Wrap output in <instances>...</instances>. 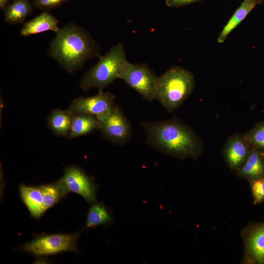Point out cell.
<instances>
[{
  "label": "cell",
  "instance_id": "4316f807",
  "mask_svg": "<svg viewBox=\"0 0 264 264\" xmlns=\"http://www.w3.org/2000/svg\"><path fill=\"white\" fill-rule=\"evenodd\" d=\"M13 0L14 1V0Z\"/></svg>",
  "mask_w": 264,
  "mask_h": 264
},
{
  "label": "cell",
  "instance_id": "7402d4cb",
  "mask_svg": "<svg viewBox=\"0 0 264 264\" xmlns=\"http://www.w3.org/2000/svg\"><path fill=\"white\" fill-rule=\"evenodd\" d=\"M250 181L251 191L254 198V204H258L264 201V177Z\"/></svg>",
  "mask_w": 264,
  "mask_h": 264
},
{
  "label": "cell",
  "instance_id": "484cf974",
  "mask_svg": "<svg viewBox=\"0 0 264 264\" xmlns=\"http://www.w3.org/2000/svg\"><path fill=\"white\" fill-rule=\"evenodd\" d=\"M262 153H263V156H264V152H262Z\"/></svg>",
  "mask_w": 264,
  "mask_h": 264
},
{
  "label": "cell",
  "instance_id": "cb8c5ba5",
  "mask_svg": "<svg viewBox=\"0 0 264 264\" xmlns=\"http://www.w3.org/2000/svg\"><path fill=\"white\" fill-rule=\"evenodd\" d=\"M200 0H166V5L171 7L186 5Z\"/></svg>",
  "mask_w": 264,
  "mask_h": 264
},
{
  "label": "cell",
  "instance_id": "ac0fdd59",
  "mask_svg": "<svg viewBox=\"0 0 264 264\" xmlns=\"http://www.w3.org/2000/svg\"><path fill=\"white\" fill-rule=\"evenodd\" d=\"M99 122L95 116L82 114H73V118L69 139L86 135L98 130Z\"/></svg>",
  "mask_w": 264,
  "mask_h": 264
},
{
  "label": "cell",
  "instance_id": "277c9868",
  "mask_svg": "<svg viewBox=\"0 0 264 264\" xmlns=\"http://www.w3.org/2000/svg\"><path fill=\"white\" fill-rule=\"evenodd\" d=\"M195 79L188 70L173 66L158 77L156 100L169 112L179 107L192 93Z\"/></svg>",
  "mask_w": 264,
  "mask_h": 264
},
{
  "label": "cell",
  "instance_id": "8fae6325",
  "mask_svg": "<svg viewBox=\"0 0 264 264\" xmlns=\"http://www.w3.org/2000/svg\"><path fill=\"white\" fill-rule=\"evenodd\" d=\"M59 20L48 11H44L34 18L24 23L20 31L23 37L43 33L47 31L57 32L60 29Z\"/></svg>",
  "mask_w": 264,
  "mask_h": 264
},
{
  "label": "cell",
  "instance_id": "52a82bcc",
  "mask_svg": "<svg viewBox=\"0 0 264 264\" xmlns=\"http://www.w3.org/2000/svg\"><path fill=\"white\" fill-rule=\"evenodd\" d=\"M98 120V130L107 140L117 145H123L130 140L132 133L131 123L115 103L109 111Z\"/></svg>",
  "mask_w": 264,
  "mask_h": 264
},
{
  "label": "cell",
  "instance_id": "7c38bea8",
  "mask_svg": "<svg viewBox=\"0 0 264 264\" xmlns=\"http://www.w3.org/2000/svg\"><path fill=\"white\" fill-rule=\"evenodd\" d=\"M247 262L264 264V224L252 228L246 240Z\"/></svg>",
  "mask_w": 264,
  "mask_h": 264
},
{
  "label": "cell",
  "instance_id": "d6986e66",
  "mask_svg": "<svg viewBox=\"0 0 264 264\" xmlns=\"http://www.w3.org/2000/svg\"><path fill=\"white\" fill-rule=\"evenodd\" d=\"M41 186L45 212L57 203L69 193L61 179L55 183Z\"/></svg>",
  "mask_w": 264,
  "mask_h": 264
},
{
  "label": "cell",
  "instance_id": "e0dca14e",
  "mask_svg": "<svg viewBox=\"0 0 264 264\" xmlns=\"http://www.w3.org/2000/svg\"><path fill=\"white\" fill-rule=\"evenodd\" d=\"M29 0H16L8 4L4 10V21L10 24L22 23L33 12Z\"/></svg>",
  "mask_w": 264,
  "mask_h": 264
},
{
  "label": "cell",
  "instance_id": "6da1fadb",
  "mask_svg": "<svg viewBox=\"0 0 264 264\" xmlns=\"http://www.w3.org/2000/svg\"><path fill=\"white\" fill-rule=\"evenodd\" d=\"M55 33L47 54L67 73L73 74L90 59L100 57V48L97 42L75 22L67 23Z\"/></svg>",
  "mask_w": 264,
  "mask_h": 264
},
{
  "label": "cell",
  "instance_id": "44dd1931",
  "mask_svg": "<svg viewBox=\"0 0 264 264\" xmlns=\"http://www.w3.org/2000/svg\"><path fill=\"white\" fill-rule=\"evenodd\" d=\"M243 135L252 147L264 151V122L258 124Z\"/></svg>",
  "mask_w": 264,
  "mask_h": 264
},
{
  "label": "cell",
  "instance_id": "3957f363",
  "mask_svg": "<svg viewBox=\"0 0 264 264\" xmlns=\"http://www.w3.org/2000/svg\"><path fill=\"white\" fill-rule=\"evenodd\" d=\"M128 61L123 44L121 43L113 45L98 62L83 76L79 86L84 91L96 88L103 89L117 79L121 73Z\"/></svg>",
  "mask_w": 264,
  "mask_h": 264
},
{
  "label": "cell",
  "instance_id": "7a4b0ae2",
  "mask_svg": "<svg viewBox=\"0 0 264 264\" xmlns=\"http://www.w3.org/2000/svg\"><path fill=\"white\" fill-rule=\"evenodd\" d=\"M147 143L154 150L177 158L195 157L201 144L188 126L175 118L151 122H141Z\"/></svg>",
  "mask_w": 264,
  "mask_h": 264
},
{
  "label": "cell",
  "instance_id": "9c48e42d",
  "mask_svg": "<svg viewBox=\"0 0 264 264\" xmlns=\"http://www.w3.org/2000/svg\"><path fill=\"white\" fill-rule=\"evenodd\" d=\"M61 179L69 192L79 195L89 203L96 202L97 185L80 167L75 165L66 167Z\"/></svg>",
  "mask_w": 264,
  "mask_h": 264
},
{
  "label": "cell",
  "instance_id": "5b68a950",
  "mask_svg": "<svg viewBox=\"0 0 264 264\" xmlns=\"http://www.w3.org/2000/svg\"><path fill=\"white\" fill-rule=\"evenodd\" d=\"M81 232L42 235L19 248L36 256H46L66 251H78L77 241Z\"/></svg>",
  "mask_w": 264,
  "mask_h": 264
},
{
  "label": "cell",
  "instance_id": "ffe728a7",
  "mask_svg": "<svg viewBox=\"0 0 264 264\" xmlns=\"http://www.w3.org/2000/svg\"><path fill=\"white\" fill-rule=\"evenodd\" d=\"M112 217L108 208L102 203H91L87 216L86 226L92 228L111 222Z\"/></svg>",
  "mask_w": 264,
  "mask_h": 264
},
{
  "label": "cell",
  "instance_id": "ba28073f",
  "mask_svg": "<svg viewBox=\"0 0 264 264\" xmlns=\"http://www.w3.org/2000/svg\"><path fill=\"white\" fill-rule=\"evenodd\" d=\"M115 98V95L109 92L98 91L92 96L75 98L67 110L73 114L92 115L99 120L109 111Z\"/></svg>",
  "mask_w": 264,
  "mask_h": 264
},
{
  "label": "cell",
  "instance_id": "d4e9b609",
  "mask_svg": "<svg viewBox=\"0 0 264 264\" xmlns=\"http://www.w3.org/2000/svg\"><path fill=\"white\" fill-rule=\"evenodd\" d=\"M9 0H0V7L1 9L4 10Z\"/></svg>",
  "mask_w": 264,
  "mask_h": 264
},
{
  "label": "cell",
  "instance_id": "30bf717a",
  "mask_svg": "<svg viewBox=\"0 0 264 264\" xmlns=\"http://www.w3.org/2000/svg\"><path fill=\"white\" fill-rule=\"evenodd\" d=\"M252 147L243 134L230 136L224 148L225 159L229 167L234 170L239 169L247 159Z\"/></svg>",
  "mask_w": 264,
  "mask_h": 264
},
{
  "label": "cell",
  "instance_id": "8992f818",
  "mask_svg": "<svg viewBox=\"0 0 264 264\" xmlns=\"http://www.w3.org/2000/svg\"><path fill=\"white\" fill-rule=\"evenodd\" d=\"M158 77L146 64H132L128 61L120 79L148 101L156 100Z\"/></svg>",
  "mask_w": 264,
  "mask_h": 264
},
{
  "label": "cell",
  "instance_id": "2e32d148",
  "mask_svg": "<svg viewBox=\"0 0 264 264\" xmlns=\"http://www.w3.org/2000/svg\"><path fill=\"white\" fill-rule=\"evenodd\" d=\"M73 114L67 110L56 109L52 110L47 119L48 127L56 135L68 137L70 131Z\"/></svg>",
  "mask_w": 264,
  "mask_h": 264
},
{
  "label": "cell",
  "instance_id": "5bb4252c",
  "mask_svg": "<svg viewBox=\"0 0 264 264\" xmlns=\"http://www.w3.org/2000/svg\"><path fill=\"white\" fill-rule=\"evenodd\" d=\"M239 175L249 180L264 177V157L261 150L252 147L247 159L239 169Z\"/></svg>",
  "mask_w": 264,
  "mask_h": 264
},
{
  "label": "cell",
  "instance_id": "603a6c76",
  "mask_svg": "<svg viewBox=\"0 0 264 264\" xmlns=\"http://www.w3.org/2000/svg\"><path fill=\"white\" fill-rule=\"evenodd\" d=\"M70 0H32L33 6L41 10L48 11L56 8Z\"/></svg>",
  "mask_w": 264,
  "mask_h": 264
},
{
  "label": "cell",
  "instance_id": "9a60e30c",
  "mask_svg": "<svg viewBox=\"0 0 264 264\" xmlns=\"http://www.w3.org/2000/svg\"><path fill=\"white\" fill-rule=\"evenodd\" d=\"M264 0H244L235 11L220 32L217 39L219 43H223L228 35L246 18L252 10Z\"/></svg>",
  "mask_w": 264,
  "mask_h": 264
},
{
  "label": "cell",
  "instance_id": "4fadbf2b",
  "mask_svg": "<svg viewBox=\"0 0 264 264\" xmlns=\"http://www.w3.org/2000/svg\"><path fill=\"white\" fill-rule=\"evenodd\" d=\"M19 190L22 200L30 215L36 219L40 218L45 212L41 185L30 186L21 184Z\"/></svg>",
  "mask_w": 264,
  "mask_h": 264
}]
</instances>
